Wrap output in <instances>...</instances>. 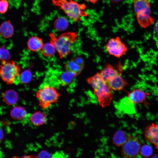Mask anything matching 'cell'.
Instances as JSON below:
<instances>
[{
    "mask_svg": "<svg viewBox=\"0 0 158 158\" xmlns=\"http://www.w3.org/2000/svg\"><path fill=\"white\" fill-rule=\"evenodd\" d=\"M41 50L42 54L47 57L52 56L56 51L54 46L50 42L44 44Z\"/></svg>",
    "mask_w": 158,
    "mask_h": 158,
    "instance_id": "21",
    "label": "cell"
},
{
    "mask_svg": "<svg viewBox=\"0 0 158 158\" xmlns=\"http://www.w3.org/2000/svg\"><path fill=\"white\" fill-rule=\"evenodd\" d=\"M52 2L73 22L80 21L82 17L88 16L85 11L87 6L84 4L79 3L73 0H52Z\"/></svg>",
    "mask_w": 158,
    "mask_h": 158,
    "instance_id": "2",
    "label": "cell"
},
{
    "mask_svg": "<svg viewBox=\"0 0 158 158\" xmlns=\"http://www.w3.org/2000/svg\"><path fill=\"white\" fill-rule=\"evenodd\" d=\"M73 59L78 64L83 67H84V61L81 57H77Z\"/></svg>",
    "mask_w": 158,
    "mask_h": 158,
    "instance_id": "28",
    "label": "cell"
},
{
    "mask_svg": "<svg viewBox=\"0 0 158 158\" xmlns=\"http://www.w3.org/2000/svg\"><path fill=\"white\" fill-rule=\"evenodd\" d=\"M157 150H158V149H157Z\"/></svg>",
    "mask_w": 158,
    "mask_h": 158,
    "instance_id": "32",
    "label": "cell"
},
{
    "mask_svg": "<svg viewBox=\"0 0 158 158\" xmlns=\"http://www.w3.org/2000/svg\"><path fill=\"white\" fill-rule=\"evenodd\" d=\"M4 138V133L2 129L0 128V142Z\"/></svg>",
    "mask_w": 158,
    "mask_h": 158,
    "instance_id": "31",
    "label": "cell"
},
{
    "mask_svg": "<svg viewBox=\"0 0 158 158\" xmlns=\"http://www.w3.org/2000/svg\"><path fill=\"white\" fill-rule=\"evenodd\" d=\"M10 58L9 51L5 47H1L0 48V60H8Z\"/></svg>",
    "mask_w": 158,
    "mask_h": 158,
    "instance_id": "25",
    "label": "cell"
},
{
    "mask_svg": "<svg viewBox=\"0 0 158 158\" xmlns=\"http://www.w3.org/2000/svg\"><path fill=\"white\" fill-rule=\"evenodd\" d=\"M31 123L36 126H40L44 124L47 122V117L45 114L41 111H36L30 116Z\"/></svg>",
    "mask_w": 158,
    "mask_h": 158,
    "instance_id": "14",
    "label": "cell"
},
{
    "mask_svg": "<svg viewBox=\"0 0 158 158\" xmlns=\"http://www.w3.org/2000/svg\"><path fill=\"white\" fill-rule=\"evenodd\" d=\"M77 76L75 73L65 70L60 75L59 81L61 86H66L70 84Z\"/></svg>",
    "mask_w": 158,
    "mask_h": 158,
    "instance_id": "16",
    "label": "cell"
},
{
    "mask_svg": "<svg viewBox=\"0 0 158 158\" xmlns=\"http://www.w3.org/2000/svg\"><path fill=\"white\" fill-rule=\"evenodd\" d=\"M60 95L54 87L45 85L39 89L36 93L40 107L43 109L49 108L58 102Z\"/></svg>",
    "mask_w": 158,
    "mask_h": 158,
    "instance_id": "5",
    "label": "cell"
},
{
    "mask_svg": "<svg viewBox=\"0 0 158 158\" xmlns=\"http://www.w3.org/2000/svg\"><path fill=\"white\" fill-rule=\"evenodd\" d=\"M12 117L14 119L20 120L25 118L27 115L26 110L20 106L14 107L11 112Z\"/></svg>",
    "mask_w": 158,
    "mask_h": 158,
    "instance_id": "20",
    "label": "cell"
},
{
    "mask_svg": "<svg viewBox=\"0 0 158 158\" xmlns=\"http://www.w3.org/2000/svg\"><path fill=\"white\" fill-rule=\"evenodd\" d=\"M14 33V27L10 20L5 21L0 25V35L6 39L11 38Z\"/></svg>",
    "mask_w": 158,
    "mask_h": 158,
    "instance_id": "13",
    "label": "cell"
},
{
    "mask_svg": "<svg viewBox=\"0 0 158 158\" xmlns=\"http://www.w3.org/2000/svg\"><path fill=\"white\" fill-rule=\"evenodd\" d=\"M2 97L6 104L9 105H12L17 102L18 96L16 91L10 89L7 90L4 92Z\"/></svg>",
    "mask_w": 158,
    "mask_h": 158,
    "instance_id": "17",
    "label": "cell"
},
{
    "mask_svg": "<svg viewBox=\"0 0 158 158\" xmlns=\"http://www.w3.org/2000/svg\"><path fill=\"white\" fill-rule=\"evenodd\" d=\"M105 47L110 55L118 58L126 54L128 48L118 36L109 39Z\"/></svg>",
    "mask_w": 158,
    "mask_h": 158,
    "instance_id": "8",
    "label": "cell"
},
{
    "mask_svg": "<svg viewBox=\"0 0 158 158\" xmlns=\"http://www.w3.org/2000/svg\"><path fill=\"white\" fill-rule=\"evenodd\" d=\"M133 10L138 22L146 28L152 24L153 20L151 16V8L149 0H133Z\"/></svg>",
    "mask_w": 158,
    "mask_h": 158,
    "instance_id": "4",
    "label": "cell"
},
{
    "mask_svg": "<svg viewBox=\"0 0 158 158\" xmlns=\"http://www.w3.org/2000/svg\"><path fill=\"white\" fill-rule=\"evenodd\" d=\"M9 7L7 0H0V13L4 14L7 11Z\"/></svg>",
    "mask_w": 158,
    "mask_h": 158,
    "instance_id": "26",
    "label": "cell"
},
{
    "mask_svg": "<svg viewBox=\"0 0 158 158\" xmlns=\"http://www.w3.org/2000/svg\"><path fill=\"white\" fill-rule=\"evenodd\" d=\"M87 83L92 87L99 104L103 107L109 104L113 97L111 90L102 78L99 72L87 79Z\"/></svg>",
    "mask_w": 158,
    "mask_h": 158,
    "instance_id": "1",
    "label": "cell"
},
{
    "mask_svg": "<svg viewBox=\"0 0 158 158\" xmlns=\"http://www.w3.org/2000/svg\"><path fill=\"white\" fill-rule=\"evenodd\" d=\"M19 81L21 84H26L29 83L31 80L32 74L29 69H26L20 73L18 76Z\"/></svg>",
    "mask_w": 158,
    "mask_h": 158,
    "instance_id": "23",
    "label": "cell"
},
{
    "mask_svg": "<svg viewBox=\"0 0 158 158\" xmlns=\"http://www.w3.org/2000/svg\"><path fill=\"white\" fill-rule=\"evenodd\" d=\"M145 138L158 149V125L152 123L146 127L144 131Z\"/></svg>",
    "mask_w": 158,
    "mask_h": 158,
    "instance_id": "9",
    "label": "cell"
},
{
    "mask_svg": "<svg viewBox=\"0 0 158 158\" xmlns=\"http://www.w3.org/2000/svg\"><path fill=\"white\" fill-rule=\"evenodd\" d=\"M49 36L50 42L54 46L60 59L70 54L72 44L76 42L77 38V34L73 32L63 33L58 37L51 33Z\"/></svg>",
    "mask_w": 158,
    "mask_h": 158,
    "instance_id": "3",
    "label": "cell"
},
{
    "mask_svg": "<svg viewBox=\"0 0 158 158\" xmlns=\"http://www.w3.org/2000/svg\"><path fill=\"white\" fill-rule=\"evenodd\" d=\"M154 32L155 35L158 37V20L155 24L154 27Z\"/></svg>",
    "mask_w": 158,
    "mask_h": 158,
    "instance_id": "29",
    "label": "cell"
},
{
    "mask_svg": "<svg viewBox=\"0 0 158 158\" xmlns=\"http://www.w3.org/2000/svg\"><path fill=\"white\" fill-rule=\"evenodd\" d=\"M21 70V67L15 61H2L0 65V77L7 84H12L20 75Z\"/></svg>",
    "mask_w": 158,
    "mask_h": 158,
    "instance_id": "6",
    "label": "cell"
},
{
    "mask_svg": "<svg viewBox=\"0 0 158 158\" xmlns=\"http://www.w3.org/2000/svg\"><path fill=\"white\" fill-rule=\"evenodd\" d=\"M147 94L143 90L136 89L128 93V97L133 104H138L143 102L145 99Z\"/></svg>",
    "mask_w": 158,
    "mask_h": 158,
    "instance_id": "11",
    "label": "cell"
},
{
    "mask_svg": "<svg viewBox=\"0 0 158 158\" xmlns=\"http://www.w3.org/2000/svg\"><path fill=\"white\" fill-rule=\"evenodd\" d=\"M121 154L125 158H134L140 152L141 143L135 136L129 135L126 142L122 146Z\"/></svg>",
    "mask_w": 158,
    "mask_h": 158,
    "instance_id": "7",
    "label": "cell"
},
{
    "mask_svg": "<svg viewBox=\"0 0 158 158\" xmlns=\"http://www.w3.org/2000/svg\"><path fill=\"white\" fill-rule=\"evenodd\" d=\"M100 73L103 80L106 83L111 78L119 73L112 65L107 63L105 64Z\"/></svg>",
    "mask_w": 158,
    "mask_h": 158,
    "instance_id": "12",
    "label": "cell"
},
{
    "mask_svg": "<svg viewBox=\"0 0 158 158\" xmlns=\"http://www.w3.org/2000/svg\"><path fill=\"white\" fill-rule=\"evenodd\" d=\"M68 23L66 18L60 17L57 18L54 23V27L57 31L60 32L65 30L68 28Z\"/></svg>",
    "mask_w": 158,
    "mask_h": 158,
    "instance_id": "22",
    "label": "cell"
},
{
    "mask_svg": "<svg viewBox=\"0 0 158 158\" xmlns=\"http://www.w3.org/2000/svg\"><path fill=\"white\" fill-rule=\"evenodd\" d=\"M86 1L91 3L93 4H96L99 0H85Z\"/></svg>",
    "mask_w": 158,
    "mask_h": 158,
    "instance_id": "30",
    "label": "cell"
},
{
    "mask_svg": "<svg viewBox=\"0 0 158 158\" xmlns=\"http://www.w3.org/2000/svg\"><path fill=\"white\" fill-rule=\"evenodd\" d=\"M140 153L142 157H148L152 155V150L150 145H145L141 147Z\"/></svg>",
    "mask_w": 158,
    "mask_h": 158,
    "instance_id": "24",
    "label": "cell"
},
{
    "mask_svg": "<svg viewBox=\"0 0 158 158\" xmlns=\"http://www.w3.org/2000/svg\"><path fill=\"white\" fill-rule=\"evenodd\" d=\"M128 136L124 131L118 130L113 136V143L116 146H122L127 141Z\"/></svg>",
    "mask_w": 158,
    "mask_h": 158,
    "instance_id": "18",
    "label": "cell"
},
{
    "mask_svg": "<svg viewBox=\"0 0 158 158\" xmlns=\"http://www.w3.org/2000/svg\"><path fill=\"white\" fill-rule=\"evenodd\" d=\"M106 83L111 90L116 91L123 90L128 84L120 73L112 77Z\"/></svg>",
    "mask_w": 158,
    "mask_h": 158,
    "instance_id": "10",
    "label": "cell"
},
{
    "mask_svg": "<svg viewBox=\"0 0 158 158\" xmlns=\"http://www.w3.org/2000/svg\"><path fill=\"white\" fill-rule=\"evenodd\" d=\"M64 68L66 71L75 73L77 75L81 73L84 68L78 64L73 59L65 64Z\"/></svg>",
    "mask_w": 158,
    "mask_h": 158,
    "instance_id": "19",
    "label": "cell"
},
{
    "mask_svg": "<svg viewBox=\"0 0 158 158\" xmlns=\"http://www.w3.org/2000/svg\"><path fill=\"white\" fill-rule=\"evenodd\" d=\"M44 44L42 38L34 36L29 39L27 43V46L30 50L33 52H37L41 50Z\"/></svg>",
    "mask_w": 158,
    "mask_h": 158,
    "instance_id": "15",
    "label": "cell"
},
{
    "mask_svg": "<svg viewBox=\"0 0 158 158\" xmlns=\"http://www.w3.org/2000/svg\"><path fill=\"white\" fill-rule=\"evenodd\" d=\"M51 154L47 151L43 150L41 151L38 154L37 157L40 158H50L51 157Z\"/></svg>",
    "mask_w": 158,
    "mask_h": 158,
    "instance_id": "27",
    "label": "cell"
}]
</instances>
